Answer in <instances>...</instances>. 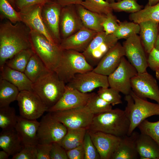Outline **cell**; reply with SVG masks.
Returning <instances> with one entry per match:
<instances>
[{
  "label": "cell",
  "instance_id": "obj_1",
  "mask_svg": "<svg viewBox=\"0 0 159 159\" xmlns=\"http://www.w3.org/2000/svg\"><path fill=\"white\" fill-rule=\"evenodd\" d=\"M31 31L21 21L14 24L8 21L0 24V68L16 54L32 49Z\"/></svg>",
  "mask_w": 159,
  "mask_h": 159
},
{
  "label": "cell",
  "instance_id": "obj_2",
  "mask_svg": "<svg viewBox=\"0 0 159 159\" xmlns=\"http://www.w3.org/2000/svg\"><path fill=\"white\" fill-rule=\"evenodd\" d=\"M129 120L124 110L117 108L95 115L88 130L122 137L127 135Z\"/></svg>",
  "mask_w": 159,
  "mask_h": 159
},
{
  "label": "cell",
  "instance_id": "obj_3",
  "mask_svg": "<svg viewBox=\"0 0 159 159\" xmlns=\"http://www.w3.org/2000/svg\"><path fill=\"white\" fill-rule=\"evenodd\" d=\"M66 85L55 71L48 70L33 83L32 88L48 109L61 97Z\"/></svg>",
  "mask_w": 159,
  "mask_h": 159
},
{
  "label": "cell",
  "instance_id": "obj_4",
  "mask_svg": "<svg viewBox=\"0 0 159 159\" xmlns=\"http://www.w3.org/2000/svg\"><path fill=\"white\" fill-rule=\"evenodd\" d=\"M124 100L127 104L124 110L130 122L127 135H130L143 120L154 115H159V104L149 102L141 98L132 90Z\"/></svg>",
  "mask_w": 159,
  "mask_h": 159
},
{
  "label": "cell",
  "instance_id": "obj_5",
  "mask_svg": "<svg viewBox=\"0 0 159 159\" xmlns=\"http://www.w3.org/2000/svg\"><path fill=\"white\" fill-rule=\"evenodd\" d=\"M93 69L82 53L65 50H63L60 62L54 71L60 79L67 84L76 74L92 71Z\"/></svg>",
  "mask_w": 159,
  "mask_h": 159
},
{
  "label": "cell",
  "instance_id": "obj_6",
  "mask_svg": "<svg viewBox=\"0 0 159 159\" xmlns=\"http://www.w3.org/2000/svg\"><path fill=\"white\" fill-rule=\"evenodd\" d=\"M32 49L42 60L48 69L54 71L58 65L63 50L59 45L51 43L43 34L31 30Z\"/></svg>",
  "mask_w": 159,
  "mask_h": 159
},
{
  "label": "cell",
  "instance_id": "obj_7",
  "mask_svg": "<svg viewBox=\"0 0 159 159\" xmlns=\"http://www.w3.org/2000/svg\"><path fill=\"white\" fill-rule=\"evenodd\" d=\"M67 131V128L54 118L51 112H48L39 122L37 134L38 143H59Z\"/></svg>",
  "mask_w": 159,
  "mask_h": 159
},
{
  "label": "cell",
  "instance_id": "obj_8",
  "mask_svg": "<svg viewBox=\"0 0 159 159\" xmlns=\"http://www.w3.org/2000/svg\"><path fill=\"white\" fill-rule=\"evenodd\" d=\"M118 40L113 34H107L104 31L98 32L82 53L88 63L94 67Z\"/></svg>",
  "mask_w": 159,
  "mask_h": 159
},
{
  "label": "cell",
  "instance_id": "obj_9",
  "mask_svg": "<svg viewBox=\"0 0 159 159\" xmlns=\"http://www.w3.org/2000/svg\"><path fill=\"white\" fill-rule=\"evenodd\" d=\"M138 73L135 68L124 56L117 67L108 76L109 87L125 95H130L132 90L131 79Z\"/></svg>",
  "mask_w": 159,
  "mask_h": 159
},
{
  "label": "cell",
  "instance_id": "obj_10",
  "mask_svg": "<svg viewBox=\"0 0 159 159\" xmlns=\"http://www.w3.org/2000/svg\"><path fill=\"white\" fill-rule=\"evenodd\" d=\"M16 100L20 116L27 119L37 120L48 110L40 97L33 91H20Z\"/></svg>",
  "mask_w": 159,
  "mask_h": 159
},
{
  "label": "cell",
  "instance_id": "obj_11",
  "mask_svg": "<svg viewBox=\"0 0 159 159\" xmlns=\"http://www.w3.org/2000/svg\"><path fill=\"white\" fill-rule=\"evenodd\" d=\"M84 107L51 113L54 118L67 129L82 128L88 129L95 115L86 111Z\"/></svg>",
  "mask_w": 159,
  "mask_h": 159
},
{
  "label": "cell",
  "instance_id": "obj_12",
  "mask_svg": "<svg viewBox=\"0 0 159 159\" xmlns=\"http://www.w3.org/2000/svg\"><path fill=\"white\" fill-rule=\"evenodd\" d=\"M125 39L122 44L125 56L138 73L147 71V57L140 36L135 34Z\"/></svg>",
  "mask_w": 159,
  "mask_h": 159
},
{
  "label": "cell",
  "instance_id": "obj_13",
  "mask_svg": "<svg viewBox=\"0 0 159 159\" xmlns=\"http://www.w3.org/2000/svg\"><path fill=\"white\" fill-rule=\"evenodd\" d=\"M132 90L141 98L153 100L159 104V88L156 79L147 71L138 73L131 80Z\"/></svg>",
  "mask_w": 159,
  "mask_h": 159
},
{
  "label": "cell",
  "instance_id": "obj_14",
  "mask_svg": "<svg viewBox=\"0 0 159 159\" xmlns=\"http://www.w3.org/2000/svg\"><path fill=\"white\" fill-rule=\"evenodd\" d=\"M66 85L84 93H87L98 87H109L107 76L93 70L76 74Z\"/></svg>",
  "mask_w": 159,
  "mask_h": 159
},
{
  "label": "cell",
  "instance_id": "obj_15",
  "mask_svg": "<svg viewBox=\"0 0 159 159\" xmlns=\"http://www.w3.org/2000/svg\"><path fill=\"white\" fill-rule=\"evenodd\" d=\"M83 26L75 5H70L62 7L59 24L61 40L74 34Z\"/></svg>",
  "mask_w": 159,
  "mask_h": 159
},
{
  "label": "cell",
  "instance_id": "obj_16",
  "mask_svg": "<svg viewBox=\"0 0 159 159\" xmlns=\"http://www.w3.org/2000/svg\"><path fill=\"white\" fill-rule=\"evenodd\" d=\"M62 7L55 0L43 4L41 11L45 25L56 44L59 46L61 41L59 24Z\"/></svg>",
  "mask_w": 159,
  "mask_h": 159
},
{
  "label": "cell",
  "instance_id": "obj_17",
  "mask_svg": "<svg viewBox=\"0 0 159 159\" xmlns=\"http://www.w3.org/2000/svg\"><path fill=\"white\" fill-rule=\"evenodd\" d=\"M43 4L34 5L19 11L22 21L31 30L41 34L52 43L57 45L43 21L41 11Z\"/></svg>",
  "mask_w": 159,
  "mask_h": 159
},
{
  "label": "cell",
  "instance_id": "obj_18",
  "mask_svg": "<svg viewBox=\"0 0 159 159\" xmlns=\"http://www.w3.org/2000/svg\"><path fill=\"white\" fill-rule=\"evenodd\" d=\"M92 93H84L66 85L65 91L58 101L47 112H52L84 106Z\"/></svg>",
  "mask_w": 159,
  "mask_h": 159
},
{
  "label": "cell",
  "instance_id": "obj_19",
  "mask_svg": "<svg viewBox=\"0 0 159 159\" xmlns=\"http://www.w3.org/2000/svg\"><path fill=\"white\" fill-rule=\"evenodd\" d=\"M88 130L99 153L100 159H111L120 142L121 137L101 132Z\"/></svg>",
  "mask_w": 159,
  "mask_h": 159
},
{
  "label": "cell",
  "instance_id": "obj_20",
  "mask_svg": "<svg viewBox=\"0 0 159 159\" xmlns=\"http://www.w3.org/2000/svg\"><path fill=\"white\" fill-rule=\"evenodd\" d=\"M124 56L122 45L118 42L103 57L92 70L108 76L117 67L122 58Z\"/></svg>",
  "mask_w": 159,
  "mask_h": 159
},
{
  "label": "cell",
  "instance_id": "obj_21",
  "mask_svg": "<svg viewBox=\"0 0 159 159\" xmlns=\"http://www.w3.org/2000/svg\"><path fill=\"white\" fill-rule=\"evenodd\" d=\"M97 33L83 25L74 34L62 40L59 47L62 50H71L82 53Z\"/></svg>",
  "mask_w": 159,
  "mask_h": 159
},
{
  "label": "cell",
  "instance_id": "obj_22",
  "mask_svg": "<svg viewBox=\"0 0 159 159\" xmlns=\"http://www.w3.org/2000/svg\"><path fill=\"white\" fill-rule=\"evenodd\" d=\"M39 125L37 120H29L18 116L15 128L23 145H36L38 143L37 134Z\"/></svg>",
  "mask_w": 159,
  "mask_h": 159
},
{
  "label": "cell",
  "instance_id": "obj_23",
  "mask_svg": "<svg viewBox=\"0 0 159 159\" xmlns=\"http://www.w3.org/2000/svg\"><path fill=\"white\" fill-rule=\"evenodd\" d=\"M134 131L130 135L121 137L120 142L111 159H136L140 157L138 152L136 140L139 135Z\"/></svg>",
  "mask_w": 159,
  "mask_h": 159
},
{
  "label": "cell",
  "instance_id": "obj_24",
  "mask_svg": "<svg viewBox=\"0 0 159 159\" xmlns=\"http://www.w3.org/2000/svg\"><path fill=\"white\" fill-rule=\"evenodd\" d=\"M0 78L16 86L19 92L32 90V82L24 72L13 69L5 64L0 68Z\"/></svg>",
  "mask_w": 159,
  "mask_h": 159
},
{
  "label": "cell",
  "instance_id": "obj_25",
  "mask_svg": "<svg viewBox=\"0 0 159 159\" xmlns=\"http://www.w3.org/2000/svg\"><path fill=\"white\" fill-rule=\"evenodd\" d=\"M159 23L146 21L139 23L140 37L146 53L149 54L154 48L158 33Z\"/></svg>",
  "mask_w": 159,
  "mask_h": 159
},
{
  "label": "cell",
  "instance_id": "obj_26",
  "mask_svg": "<svg viewBox=\"0 0 159 159\" xmlns=\"http://www.w3.org/2000/svg\"><path fill=\"white\" fill-rule=\"evenodd\" d=\"M23 144L15 128L2 130L0 134V148L13 156L22 149Z\"/></svg>",
  "mask_w": 159,
  "mask_h": 159
},
{
  "label": "cell",
  "instance_id": "obj_27",
  "mask_svg": "<svg viewBox=\"0 0 159 159\" xmlns=\"http://www.w3.org/2000/svg\"><path fill=\"white\" fill-rule=\"evenodd\" d=\"M83 25L97 33L104 31L102 24L106 15L89 10L81 4L75 5Z\"/></svg>",
  "mask_w": 159,
  "mask_h": 159
},
{
  "label": "cell",
  "instance_id": "obj_28",
  "mask_svg": "<svg viewBox=\"0 0 159 159\" xmlns=\"http://www.w3.org/2000/svg\"><path fill=\"white\" fill-rule=\"evenodd\" d=\"M136 145L140 158L159 159V145L150 136L139 134Z\"/></svg>",
  "mask_w": 159,
  "mask_h": 159
},
{
  "label": "cell",
  "instance_id": "obj_29",
  "mask_svg": "<svg viewBox=\"0 0 159 159\" xmlns=\"http://www.w3.org/2000/svg\"><path fill=\"white\" fill-rule=\"evenodd\" d=\"M67 129V133L59 143L67 151L82 144L87 130L82 128Z\"/></svg>",
  "mask_w": 159,
  "mask_h": 159
},
{
  "label": "cell",
  "instance_id": "obj_30",
  "mask_svg": "<svg viewBox=\"0 0 159 159\" xmlns=\"http://www.w3.org/2000/svg\"><path fill=\"white\" fill-rule=\"evenodd\" d=\"M48 70L42 60L34 53L30 57L24 73L33 83L41 75Z\"/></svg>",
  "mask_w": 159,
  "mask_h": 159
},
{
  "label": "cell",
  "instance_id": "obj_31",
  "mask_svg": "<svg viewBox=\"0 0 159 159\" xmlns=\"http://www.w3.org/2000/svg\"><path fill=\"white\" fill-rule=\"evenodd\" d=\"M19 92L14 85L0 78V107L9 106L16 100Z\"/></svg>",
  "mask_w": 159,
  "mask_h": 159
},
{
  "label": "cell",
  "instance_id": "obj_32",
  "mask_svg": "<svg viewBox=\"0 0 159 159\" xmlns=\"http://www.w3.org/2000/svg\"><path fill=\"white\" fill-rule=\"evenodd\" d=\"M129 19L136 23L146 21H151L159 23V2L153 6L147 4L139 11L131 13Z\"/></svg>",
  "mask_w": 159,
  "mask_h": 159
},
{
  "label": "cell",
  "instance_id": "obj_33",
  "mask_svg": "<svg viewBox=\"0 0 159 159\" xmlns=\"http://www.w3.org/2000/svg\"><path fill=\"white\" fill-rule=\"evenodd\" d=\"M112 106L97 93H92L84 107L86 111L95 115L111 110Z\"/></svg>",
  "mask_w": 159,
  "mask_h": 159
},
{
  "label": "cell",
  "instance_id": "obj_34",
  "mask_svg": "<svg viewBox=\"0 0 159 159\" xmlns=\"http://www.w3.org/2000/svg\"><path fill=\"white\" fill-rule=\"evenodd\" d=\"M34 53L32 49L23 50L7 60L5 64L13 69L24 72L30 57Z\"/></svg>",
  "mask_w": 159,
  "mask_h": 159
},
{
  "label": "cell",
  "instance_id": "obj_35",
  "mask_svg": "<svg viewBox=\"0 0 159 159\" xmlns=\"http://www.w3.org/2000/svg\"><path fill=\"white\" fill-rule=\"evenodd\" d=\"M17 118L14 107L9 106L0 107V127L2 130L15 128Z\"/></svg>",
  "mask_w": 159,
  "mask_h": 159
},
{
  "label": "cell",
  "instance_id": "obj_36",
  "mask_svg": "<svg viewBox=\"0 0 159 159\" xmlns=\"http://www.w3.org/2000/svg\"><path fill=\"white\" fill-rule=\"evenodd\" d=\"M140 27L139 24L133 21H119L118 28L113 34L119 40L127 39L133 35L139 34Z\"/></svg>",
  "mask_w": 159,
  "mask_h": 159
},
{
  "label": "cell",
  "instance_id": "obj_37",
  "mask_svg": "<svg viewBox=\"0 0 159 159\" xmlns=\"http://www.w3.org/2000/svg\"><path fill=\"white\" fill-rule=\"evenodd\" d=\"M81 5L89 10L101 14L106 15L113 11L110 3L104 0H83Z\"/></svg>",
  "mask_w": 159,
  "mask_h": 159
},
{
  "label": "cell",
  "instance_id": "obj_38",
  "mask_svg": "<svg viewBox=\"0 0 159 159\" xmlns=\"http://www.w3.org/2000/svg\"><path fill=\"white\" fill-rule=\"evenodd\" d=\"M110 7L115 12L124 11L130 13L137 12L143 9L137 0H122L110 3Z\"/></svg>",
  "mask_w": 159,
  "mask_h": 159
},
{
  "label": "cell",
  "instance_id": "obj_39",
  "mask_svg": "<svg viewBox=\"0 0 159 159\" xmlns=\"http://www.w3.org/2000/svg\"><path fill=\"white\" fill-rule=\"evenodd\" d=\"M1 15L13 24L21 21L19 11H16L9 0H0Z\"/></svg>",
  "mask_w": 159,
  "mask_h": 159
},
{
  "label": "cell",
  "instance_id": "obj_40",
  "mask_svg": "<svg viewBox=\"0 0 159 159\" xmlns=\"http://www.w3.org/2000/svg\"><path fill=\"white\" fill-rule=\"evenodd\" d=\"M120 92L110 87H100L97 94L112 106L122 103Z\"/></svg>",
  "mask_w": 159,
  "mask_h": 159
},
{
  "label": "cell",
  "instance_id": "obj_41",
  "mask_svg": "<svg viewBox=\"0 0 159 159\" xmlns=\"http://www.w3.org/2000/svg\"><path fill=\"white\" fill-rule=\"evenodd\" d=\"M137 127L141 133L150 136L159 145V120L156 122H151L145 119Z\"/></svg>",
  "mask_w": 159,
  "mask_h": 159
},
{
  "label": "cell",
  "instance_id": "obj_42",
  "mask_svg": "<svg viewBox=\"0 0 159 159\" xmlns=\"http://www.w3.org/2000/svg\"><path fill=\"white\" fill-rule=\"evenodd\" d=\"M85 152L84 159H100L99 153L87 130L82 143Z\"/></svg>",
  "mask_w": 159,
  "mask_h": 159
},
{
  "label": "cell",
  "instance_id": "obj_43",
  "mask_svg": "<svg viewBox=\"0 0 159 159\" xmlns=\"http://www.w3.org/2000/svg\"><path fill=\"white\" fill-rule=\"evenodd\" d=\"M119 22L112 12L108 13L102 24L104 31L107 34H113L118 28Z\"/></svg>",
  "mask_w": 159,
  "mask_h": 159
},
{
  "label": "cell",
  "instance_id": "obj_44",
  "mask_svg": "<svg viewBox=\"0 0 159 159\" xmlns=\"http://www.w3.org/2000/svg\"><path fill=\"white\" fill-rule=\"evenodd\" d=\"M37 150L36 145H23L21 150L12 156V159H37Z\"/></svg>",
  "mask_w": 159,
  "mask_h": 159
},
{
  "label": "cell",
  "instance_id": "obj_45",
  "mask_svg": "<svg viewBox=\"0 0 159 159\" xmlns=\"http://www.w3.org/2000/svg\"><path fill=\"white\" fill-rule=\"evenodd\" d=\"M50 159H68L67 151L57 143H52Z\"/></svg>",
  "mask_w": 159,
  "mask_h": 159
},
{
  "label": "cell",
  "instance_id": "obj_46",
  "mask_svg": "<svg viewBox=\"0 0 159 159\" xmlns=\"http://www.w3.org/2000/svg\"><path fill=\"white\" fill-rule=\"evenodd\" d=\"M148 54V67L153 71H159V50L154 48Z\"/></svg>",
  "mask_w": 159,
  "mask_h": 159
},
{
  "label": "cell",
  "instance_id": "obj_47",
  "mask_svg": "<svg viewBox=\"0 0 159 159\" xmlns=\"http://www.w3.org/2000/svg\"><path fill=\"white\" fill-rule=\"evenodd\" d=\"M37 159H50L51 144H38L36 145Z\"/></svg>",
  "mask_w": 159,
  "mask_h": 159
},
{
  "label": "cell",
  "instance_id": "obj_48",
  "mask_svg": "<svg viewBox=\"0 0 159 159\" xmlns=\"http://www.w3.org/2000/svg\"><path fill=\"white\" fill-rule=\"evenodd\" d=\"M55 0H16L15 6L20 10L37 4H44Z\"/></svg>",
  "mask_w": 159,
  "mask_h": 159
},
{
  "label": "cell",
  "instance_id": "obj_49",
  "mask_svg": "<svg viewBox=\"0 0 159 159\" xmlns=\"http://www.w3.org/2000/svg\"><path fill=\"white\" fill-rule=\"evenodd\" d=\"M68 159H84L85 152L82 144L67 151Z\"/></svg>",
  "mask_w": 159,
  "mask_h": 159
},
{
  "label": "cell",
  "instance_id": "obj_50",
  "mask_svg": "<svg viewBox=\"0 0 159 159\" xmlns=\"http://www.w3.org/2000/svg\"><path fill=\"white\" fill-rule=\"evenodd\" d=\"M62 7L70 5L81 4L83 0H56Z\"/></svg>",
  "mask_w": 159,
  "mask_h": 159
},
{
  "label": "cell",
  "instance_id": "obj_51",
  "mask_svg": "<svg viewBox=\"0 0 159 159\" xmlns=\"http://www.w3.org/2000/svg\"><path fill=\"white\" fill-rule=\"evenodd\" d=\"M9 156V154L5 151L3 150L0 151V159H8Z\"/></svg>",
  "mask_w": 159,
  "mask_h": 159
},
{
  "label": "cell",
  "instance_id": "obj_52",
  "mask_svg": "<svg viewBox=\"0 0 159 159\" xmlns=\"http://www.w3.org/2000/svg\"><path fill=\"white\" fill-rule=\"evenodd\" d=\"M154 48L157 50H159V30L158 37L155 41Z\"/></svg>",
  "mask_w": 159,
  "mask_h": 159
},
{
  "label": "cell",
  "instance_id": "obj_53",
  "mask_svg": "<svg viewBox=\"0 0 159 159\" xmlns=\"http://www.w3.org/2000/svg\"><path fill=\"white\" fill-rule=\"evenodd\" d=\"M159 2V0H148L147 4L149 6H153Z\"/></svg>",
  "mask_w": 159,
  "mask_h": 159
},
{
  "label": "cell",
  "instance_id": "obj_54",
  "mask_svg": "<svg viewBox=\"0 0 159 159\" xmlns=\"http://www.w3.org/2000/svg\"><path fill=\"white\" fill-rule=\"evenodd\" d=\"M16 0H9L11 4L14 7L15 6Z\"/></svg>",
  "mask_w": 159,
  "mask_h": 159
},
{
  "label": "cell",
  "instance_id": "obj_55",
  "mask_svg": "<svg viewBox=\"0 0 159 159\" xmlns=\"http://www.w3.org/2000/svg\"><path fill=\"white\" fill-rule=\"evenodd\" d=\"M155 76L157 79L159 80V71H156Z\"/></svg>",
  "mask_w": 159,
  "mask_h": 159
},
{
  "label": "cell",
  "instance_id": "obj_56",
  "mask_svg": "<svg viewBox=\"0 0 159 159\" xmlns=\"http://www.w3.org/2000/svg\"><path fill=\"white\" fill-rule=\"evenodd\" d=\"M115 0H105L107 2L109 3H111L115 2Z\"/></svg>",
  "mask_w": 159,
  "mask_h": 159
},
{
  "label": "cell",
  "instance_id": "obj_57",
  "mask_svg": "<svg viewBox=\"0 0 159 159\" xmlns=\"http://www.w3.org/2000/svg\"><path fill=\"white\" fill-rule=\"evenodd\" d=\"M117 1H120L122 0H116Z\"/></svg>",
  "mask_w": 159,
  "mask_h": 159
}]
</instances>
